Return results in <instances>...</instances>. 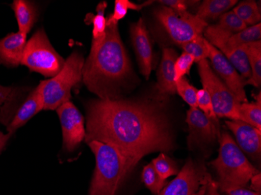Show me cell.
<instances>
[{
  "mask_svg": "<svg viewBox=\"0 0 261 195\" xmlns=\"http://www.w3.org/2000/svg\"><path fill=\"white\" fill-rule=\"evenodd\" d=\"M224 192L228 195H259L256 192L246 190L244 187H236V188L226 189Z\"/></svg>",
  "mask_w": 261,
  "mask_h": 195,
  "instance_id": "obj_35",
  "label": "cell"
},
{
  "mask_svg": "<svg viewBox=\"0 0 261 195\" xmlns=\"http://www.w3.org/2000/svg\"><path fill=\"white\" fill-rule=\"evenodd\" d=\"M130 38L141 73L146 79H149L153 66V51L149 32L143 19L140 18L132 24Z\"/></svg>",
  "mask_w": 261,
  "mask_h": 195,
  "instance_id": "obj_13",
  "label": "cell"
},
{
  "mask_svg": "<svg viewBox=\"0 0 261 195\" xmlns=\"http://www.w3.org/2000/svg\"><path fill=\"white\" fill-rule=\"evenodd\" d=\"M227 127L231 130L243 152L253 159L260 158L261 130L240 120H227Z\"/></svg>",
  "mask_w": 261,
  "mask_h": 195,
  "instance_id": "obj_14",
  "label": "cell"
},
{
  "mask_svg": "<svg viewBox=\"0 0 261 195\" xmlns=\"http://www.w3.org/2000/svg\"><path fill=\"white\" fill-rule=\"evenodd\" d=\"M18 24V32L28 34L37 20V9L35 4L27 0H14L12 4Z\"/></svg>",
  "mask_w": 261,
  "mask_h": 195,
  "instance_id": "obj_18",
  "label": "cell"
},
{
  "mask_svg": "<svg viewBox=\"0 0 261 195\" xmlns=\"http://www.w3.org/2000/svg\"><path fill=\"white\" fill-rule=\"evenodd\" d=\"M189 126L188 143L190 148L209 145L219 138L218 122L208 118L198 108H190L186 116Z\"/></svg>",
  "mask_w": 261,
  "mask_h": 195,
  "instance_id": "obj_11",
  "label": "cell"
},
{
  "mask_svg": "<svg viewBox=\"0 0 261 195\" xmlns=\"http://www.w3.org/2000/svg\"><path fill=\"white\" fill-rule=\"evenodd\" d=\"M56 110L62 128L64 149L68 152H74L86 137L84 117L70 101Z\"/></svg>",
  "mask_w": 261,
  "mask_h": 195,
  "instance_id": "obj_9",
  "label": "cell"
},
{
  "mask_svg": "<svg viewBox=\"0 0 261 195\" xmlns=\"http://www.w3.org/2000/svg\"><path fill=\"white\" fill-rule=\"evenodd\" d=\"M232 11L247 27L260 23V10L255 1H243L234 7Z\"/></svg>",
  "mask_w": 261,
  "mask_h": 195,
  "instance_id": "obj_23",
  "label": "cell"
},
{
  "mask_svg": "<svg viewBox=\"0 0 261 195\" xmlns=\"http://www.w3.org/2000/svg\"><path fill=\"white\" fill-rule=\"evenodd\" d=\"M107 7H108V4L106 2L99 4L96 8L97 14L92 17V23L93 24L92 42L89 55H94L96 53L105 39L107 27H108V18L105 16V10Z\"/></svg>",
  "mask_w": 261,
  "mask_h": 195,
  "instance_id": "obj_20",
  "label": "cell"
},
{
  "mask_svg": "<svg viewBox=\"0 0 261 195\" xmlns=\"http://www.w3.org/2000/svg\"><path fill=\"white\" fill-rule=\"evenodd\" d=\"M250 187H251L253 190H254L257 193V192H260L261 190V174L260 173H258V174H255L254 176H253L251 179H250Z\"/></svg>",
  "mask_w": 261,
  "mask_h": 195,
  "instance_id": "obj_36",
  "label": "cell"
},
{
  "mask_svg": "<svg viewBox=\"0 0 261 195\" xmlns=\"http://www.w3.org/2000/svg\"><path fill=\"white\" fill-rule=\"evenodd\" d=\"M208 175L203 167L189 159L177 177L158 195H192L205 184Z\"/></svg>",
  "mask_w": 261,
  "mask_h": 195,
  "instance_id": "obj_10",
  "label": "cell"
},
{
  "mask_svg": "<svg viewBox=\"0 0 261 195\" xmlns=\"http://www.w3.org/2000/svg\"><path fill=\"white\" fill-rule=\"evenodd\" d=\"M88 145L96 157V168L89 195H116L130 174L125 158L117 149L107 144L92 141Z\"/></svg>",
  "mask_w": 261,
  "mask_h": 195,
  "instance_id": "obj_3",
  "label": "cell"
},
{
  "mask_svg": "<svg viewBox=\"0 0 261 195\" xmlns=\"http://www.w3.org/2000/svg\"><path fill=\"white\" fill-rule=\"evenodd\" d=\"M218 139L219 154L211 163L219 177L218 187L222 191L226 189L244 187L253 176L259 172L249 162L229 133L223 132Z\"/></svg>",
  "mask_w": 261,
  "mask_h": 195,
  "instance_id": "obj_4",
  "label": "cell"
},
{
  "mask_svg": "<svg viewBox=\"0 0 261 195\" xmlns=\"http://www.w3.org/2000/svg\"><path fill=\"white\" fill-rule=\"evenodd\" d=\"M151 163L163 180H166L168 177L178 174V170L175 162L166 154H160L159 156L154 158Z\"/></svg>",
  "mask_w": 261,
  "mask_h": 195,
  "instance_id": "obj_27",
  "label": "cell"
},
{
  "mask_svg": "<svg viewBox=\"0 0 261 195\" xmlns=\"http://www.w3.org/2000/svg\"><path fill=\"white\" fill-rule=\"evenodd\" d=\"M218 183L213 180L211 175H209L207 178V183H206V193L204 195H220L218 192Z\"/></svg>",
  "mask_w": 261,
  "mask_h": 195,
  "instance_id": "obj_34",
  "label": "cell"
},
{
  "mask_svg": "<svg viewBox=\"0 0 261 195\" xmlns=\"http://www.w3.org/2000/svg\"><path fill=\"white\" fill-rule=\"evenodd\" d=\"M134 80L118 23L108 22L106 38L100 48L85 61L82 81L99 99H118L132 88Z\"/></svg>",
  "mask_w": 261,
  "mask_h": 195,
  "instance_id": "obj_2",
  "label": "cell"
},
{
  "mask_svg": "<svg viewBox=\"0 0 261 195\" xmlns=\"http://www.w3.org/2000/svg\"><path fill=\"white\" fill-rule=\"evenodd\" d=\"M251 70V77L246 80V85L259 88L261 85V41L243 45Z\"/></svg>",
  "mask_w": 261,
  "mask_h": 195,
  "instance_id": "obj_21",
  "label": "cell"
},
{
  "mask_svg": "<svg viewBox=\"0 0 261 195\" xmlns=\"http://www.w3.org/2000/svg\"><path fill=\"white\" fill-rule=\"evenodd\" d=\"M209 175H208V177H209ZM206 183H207V179H206V181L205 182V184H203V185L200 186L199 190H198L197 191L195 192V193H193L192 195H204L205 193H206Z\"/></svg>",
  "mask_w": 261,
  "mask_h": 195,
  "instance_id": "obj_38",
  "label": "cell"
},
{
  "mask_svg": "<svg viewBox=\"0 0 261 195\" xmlns=\"http://www.w3.org/2000/svg\"><path fill=\"white\" fill-rule=\"evenodd\" d=\"M210 45L203 37V35L196 36L189 42L181 44L180 46L183 48L185 52L193 55L195 62L199 63L201 60L209 59Z\"/></svg>",
  "mask_w": 261,
  "mask_h": 195,
  "instance_id": "obj_24",
  "label": "cell"
},
{
  "mask_svg": "<svg viewBox=\"0 0 261 195\" xmlns=\"http://www.w3.org/2000/svg\"><path fill=\"white\" fill-rule=\"evenodd\" d=\"M175 83L176 92L182 98L183 100L191 108H198V89L190 85L189 80L185 77L177 80Z\"/></svg>",
  "mask_w": 261,
  "mask_h": 195,
  "instance_id": "obj_29",
  "label": "cell"
},
{
  "mask_svg": "<svg viewBox=\"0 0 261 195\" xmlns=\"http://www.w3.org/2000/svg\"><path fill=\"white\" fill-rule=\"evenodd\" d=\"M11 135L9 133H4L0 131V152L4 149Z\"/></svg>",
  "mask_w": 261,
  "mask_h": 195,
  "instance_id": "obj_37",
  "label": "cell"
},
{
  "mask_svg": "<svg viewBox=\"0 0 261 195\" xmlns=\"http://www.w3.org/2000/svg\"><path fill=\"white\" fill-rule=\"evenodd\" d=\"M153 1H147L142 4H136L128 0H116L114 14L108 18V23H118V21L125 17L129 10H141L143 7L150 5Z\"/></svg>",
  "mask_w": 261,
  "mask_h": 195,
  "instance_id": "obj_26",
  "label": "cell"
},
{
  "mask_svg": "<svg viewBox=\"0 0 261 195\" xmlns=\"http://www.w3.org/2000/svg\"><path fill=\"white\" fill-rule=\"evenodd\" d=\"M84 64L83 55L80 52H74L65 60L62 70L57 75L40 82L44 109L56 110L70 101L71 89L82 80Z\"/></svg>",
  "mask_w": 261,
  "mask_h": 195,
  "instance_id": "obj_5",
  "label": "cell"
},
{
  "mask_svg": "<svg viewBox=\"0 0 261 195\" xmlns=\"http://www.w3.org/2000/svg\"><path fill=\"white\" fill-rule=\"evenodd\" d=\"M27 35L17 32L10 33L0 39V62L10 67L21 64L23 52L27 44Z\"/></svg>",
  "mask_w": 261,
  "mask_h": 195,
  "instance_id": "obj_17",
  "label": "cell"
},
{
  "mask_svg": "<svg viewBox=\"0 0 261 195\" xmlns=\"http://www.w3.org/2000/svg\"><path fill=\"white\" fill-rule=\"evenodd\" d=\"M237 3L236 0H205L199 7L196 16L208 23L209 20H217L229 11Z\"/></svg>",
  "mask_w": 261,
  "mask_h": 195,
  "instance_id": "obj_19",
  "label": "cell"
},
{
  "mask_svg": "<svg viewBox=\"0 0 261 195\" xmlns=\"http://www.w3.org/2000/svg\"><path fill=\"white\" fill-rule=\"evenodd\" d=\"M209 59L219 78L232 92L240 103L247 102L245 86L246 80L239 74L229 61L215 46L210 45Z\"/></svg>",
  "mask_w": 261,
  "mask_h": 195,
  "instance_id": "obj_12",
  "label": "cell"
},
{
  "mask_svg": "<svg viewBox=\"0 0 261 195\" xmlns=\"http://www.w3.org/2000/svg\"><path fill=\"white\" fill-rule=\"evenodd\" d=\"M164 99L156 101L94 99L87 105L86 143L111 145L124 158L130 173L143 157L174 148Z\"/></svg>",
  "mask_w": 261,
  "mask_h": 195,
  "instance_id": "obj_1",
  "label": "cell"
},
{
  "mask_svg": "<svg viewBox=\"0 0 261 195\" xmlns=\"http://www.w3.org/2000/svg\"><path fill=\"white\" fill-rule=\"evenodd\" d=\"M65 60L59 55L43 29L37 31L27 42L21 65L48 77H54L62 70Z\"/></svg>",
  "mask_w": 261,
  "mask_h": 195,
  "instance_id": "obj_6",
  "label": "cell"
},
{
  "mask_svg": "<svg viewBox=\"0 0 261 195\" xmlns=\"http://www.w3.org/2000/svg\"><path fill=\"white\" fill-rule=\"evenodd\" d=\"M158 2L161 3L163 6L169 7L176 13L188 11V4L190 3L184 0H160Z\"/></svg>",
  "mask_w": 261,
  "mask_h": 195,
  "instance_id": "obj_32",
  "label": "cell"
},
{
  "mask_svg": "<svg viewBox=\"0 0 261 195\" xmlns=\"http://www.w3.org/2000/svg\"><path fill=\"white\" fill-rule=\"evenodd\" d=\"M195 62L193 55L187 52H183L179 57H177L174 64V80L175 82L182 78L186 74H189L190 69Z\"/></svg>",
  "mask_w": 261,
  "mask_h": 195,
  "instance_id": "obj_30",
  "label": "cell"
},
{
  "mask_svg": "<svg viewBox=\"0 0 261 195\" xmlns=\"http://www.w3.org/2000/svg\"><path fill=\"white\" fill-rule=\"evenodd\" d=\"M256 102H244L240 107V121L245 122L261 130L260 92L255 96Z\"/></svg>",
  "mask_w": 261,
  "mask_h": 195,
  "instance_id": "obj_22",
  "label": "cell"
},
{
  "mask_svg": "<svg viewBox=\"0 0 261 195\" xmlns=\"http://www.w3.org/2000/svg\"><path fill=\"white\" fill-rule=\"evenodd\" d=\"M154 17L178 45L203 35L208 26L206 22L188 11L176 13L169 7L162 6L154 10Z\"/></svg>",
  "mask_w": 261,
  "mask_h": 195,
  "instance_id": "obj_8",
  "label": "cell"
},
{
  "mask_svg": "<svg viewBox=\"0 0 261 195\" xmlns=\"http://www.w3.org/2000/svg\"><path fill=\"white\" fill-rule=\"evenodd\" d=\"M216 25L222 30L232 35L241 32L247 27L246 23H243L232 10L222 14L218 18V22L216 23Z\"/></svg>",
  "mask_w": 261,
  "mask_h": 195,
  "instance_id": "obj_28",
  "label": "cell"
},
{
  "mask_svg": "<svg viewBox=\"0 0 261 195\" xmlns=\"http://www.w3.org/2000/svg\"><path fill=\"white\" fill-rule=\"evenodd\" d=\"M42 109H44V102L41 86L39 85L36 89L31 92L12 118L10 124L7 126V133L13 135L19 128L27 124L29 120Z\"/></svg>",
  "mask_w": 261,
  "mask_h": 195,
  "instance_id": "obj_15",
  "label": "cell"
},
{
  "mask_svg": "<svg viewBox=\"0 0 261 195\" xmlns=\"http://www.w3.org/2000/svg\"><path fill=\"white\" fill-rule=\"evenodd\" d=\"M198 70L203 89L211 96L217 117L240 120V107L241 103L213 71L207 60H201L198 63Z\"/></svg>",
  "mask_w": 261,
  "mask_h": 195,
  "instance_id": "obj_7",
  "label": "cell"
},
{
  "mask_svg": "<svg viewBox=\"0 0 261 195\" xmlns=\"http://www.w3.org/2000/svg\"><path fill=\"white\" fill-rule=\"evenodd\" d=\"M15 90L14 88L5 87L3 85H0V106H2L4 104H7V102H10L14 99V95H15Z\"/></svg>",
  "mask_w": 261,
  "mask_h": 195,
  "instance_id": "obj_33",
  "label": "cell"
},
{
  "mask_svg": "<svg viewBox=\"0 0 261 195\" xmlns=\"http://www.w3.org/2000/svg\"><path fill=\"white\" fill-rule=\"evenodd\" d=\"M177 58V52L173 48H164L163 49L156 83V90L163 97L176 93L174 64Z\"/></svg>",
  "mask_w": 261,
  "mask_h": 195,
  "instance_id": "obj_16",
  "label": "cell"
},
{
  "mask_svg": "<svg viewBox=\"0 0 261 195\" xmlns=\"http://www.w3.org/2000/svg\"><path fill=\"white\" fill-rule=\"evenodd\" d=\"M197 105L198 108L208 117L214 121L218 122V117L215 113L212 101L209 93L204 89L198 90L197 92Z\"/></svg>",
  "mask_w": 261,
  "mask_h": 195,
  "instance_id": "obj_31",
  "label": "cell"
},
{
  "mask_svg": "<svg viewBox=\"0 0 261 195\" xmlns=\"http://www.w3.org/2000/svg\"><path fill=\"white\" fill-rule=\"evenodd\" d=\"M142 180L146 187L154 194H159L167 185L166 180L160 177L152 163L148 164L142 170Z\"/></svg>",
  "mask_w": 261,
  "mask_h": 195,
  "instance_id": "obj_25",
  "label": "cell"
}]
</instances>
